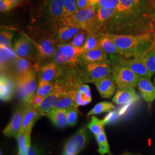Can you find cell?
Returning <instances> with one entry per match:
<instances>
[{
    "label": "cell",
    "mask_w": 155,
    "mask_h": 155,
    "mask_svg": "<svg viewBox=\"0 0 155 155\" xmlns=\"http://www.w3.org/2000/svg\"><path fill=\"white\" fill-rule=\"evenodd\" d=\"M155 0H119L105 33L139 35L155 33Z\"/></svg>",
    "instance_id": "cell-1"
},
{
    "label": "cell",
    "mask_w": 155,
    "mask_h": 155,
    "mask_svg": "<svg viewBox=\"0 0 155 155\" xmlns=\"http://www.w3.org/2000/svg\"><path fill=\"white\" fill-rule=\"evenodd\" d=\"M126 58H141L150 50L155 48V33L139 35H116L106 33Z\"/></svg>",
    "instance_id": "cell-2"
},
{
    "label": "cell",
    "mask_w": 155,
    "mask_h": 155,
    "mask_svg": "<svg viewBox=\"0 0 155 155\" xmlns=\"http://www.w3.org/2000/svg\"><path fill=\"white\" fill-rule=\"evenodd\" d=\"M63 26L76 27L87 33H99L97 27V6H89L78 10L63 20L59 27Z\"/></svg>",
    "instance_id": "cell-3"
},
{
    "label": "cell",
    "mask_w": 155,
    "mask_h": 155,
    "mask_svg": "<svg viewBox=\"0 0 155 155\" xmlns=\"http://www.w3.org/2000/svg\"><path fill=\"white\" fill-rule=\"evenodd\" d=\"M112 73V63L110 60L84 65L81 70L82 83H94L110 75Z\"/></svg>",
    "instance_id": "cell-4"
},
{
    "label": "cell",
    "mask_w": 155,
    "mask_h": 155,
    "mask_svg": "<svg viewBox=\"0 0 155 155\" xmlns=\"http://www.w3.org/2000/svg\"><path fill=\"white\" fill-rule=\"evenodd\" d=\"M84 50L70 44H61L56 48L54 60L59 67L74 66L78 64V58Z\"/></svg>",
    "instance_id": "cell-5"
},
{
    "label": "cell",
    "mask_w": 155,
    "mask_h": 155,
    "mask_svg": "<svg viewBox=\"0 0 155 155\" xmlns=\"http://www.w3.org/2000/svg\"><path fill=\"white\" fill-rule=\"evenodd\" d=\"M36 70H33L15 79L19 98L25 104H31L36 89Z\"/></svg>",
    "instance_id": "cell-6"
},
{
    "label": "cell",
    "mask_w": 155,
    "mask_h": 155,
    "mask_svg": "<svg viewBox=\"0 0 155 155\" xmlns=\"http://www.w3.org/2000/svg\"><path fill=\"white\" fill-rule=\"evenodd\" d=\"M111 75L118 89L136 87L140 78L126 67L113 64Z\"/></svg>",
    "instance_id": "cell-7"
},
{
    "label": "cell",
    "mask_w": 155,
    "mask_h": 155,
    "mask_svg": "<svg viewBox=\"0 0 155 155\" xmlns=\"http://www.w3.org/2000/svg\"><path fill=\"white\" fill-rule=\"evenodd\" d=\"M110 61L113 64L126 67L138 75L140 77L150 79L152 75L150 73L141 58H126L121 56H110Z\"/></svg>",
    "instance_id": "cell-8"
},
{
    "label": "cell",
    "mask_w": 155,
    "mask_h": 155,
    "mask_svg": "<svg viewBox=\"0 0 155 155\" xmlns=\"http://www.w3.org/2000/svg\"><path fill=\"white\" fill-rule=\"evenodd\" d=\"M44 11L52 28H59L63 18V0H45Z\"/></svg>",
    "instance_id": "cell-9"
},
{
    "label": "cell",
    "mask_w": 155,
    "mask_h": 155,
    "mask_svg": "<svg viewBox=\"0 0 155 155\" xmlns=\"http://www.w3.org/2000/svg\"><path fill=\"white\" fill-rule=\"evenodd\" d=\"M89 139L86 127L79 129L71 138L67 141L63 153L71 155H77L85 147Z\"/></svg>",
    "instance_id": "cell-10"
},
{
    "label": "cell",
    "mask_w": 155,
    "mask_h": 155,
    "mask_svg": "<svg viewBox=\"0 0 155 155\" xmlns=\"http://www.w3.org/2000/svg\"><path fill=\"white\" fill-rule=\"evenodd\" d=\"M55 86L54 90L45 97L41 105L37 109L41 116H46L50 111L52 110L55 108L58 101L64 94V91L55 83Z\"/></svg>",
    "instance_id": "cell-11"
},
{
    "label": "cell",
    "mask_w": 155,
    "mask_h": 155,
    "mask_svg": "<svg viewBox=\"0 0 155 155\" xmlns=\"http://www.w3.org/2000/svg\"><path fill=\"white\" fill-rule=\"evenodd\" d=\"M25 112V105L18 107L15 111L11 121L4 130V134L7 137H16L20 132Z\"/></svg>",
    "instance_id": "cell-12"
},
{
    "label": "cell",
    "mask_w": 155,
    "mask_h": 155,
    "mask_svg": "<svg viewBox=\"0 0 155 155\" xmlns=\"http://www.w3.org/2000/svg\"><path fill=\"white\" fill-rule=\"evenodd\" d=\"M108 58V54L100 47L83 52L79 56L78 63L84 66L95 63L106 61L109 60Z\"/></svg>",
    "instance_id": "cell-13"
},
{
    "label": "cell",
    "mask_w": 155,
    "mask_h": 155,
    "mask_svg": "<svg viewBox=\"0 0 155 155\" xmlns=\"http://www.w3.org/2000/svg\"><path fill=\"white\" fill-rule=\"evenodd\" d=\"M41 116L37 109L30 104H25V112L20 132L31 133L35 122Z\"/></svg>",
    "instance_id": "cell-14"
},
{
    "label": "cell",
    "mask_w": 155,
    "mask_h": 155,
    "mask_svg": "<svg viewBox=\"0 0 155 155\" xmlns=\"http://www.w3.org/2000/svg\"><path fill=\"white\" fill-rule=\"evenodd\" d=\"M13 66V75L14 79L21 77L33 70H39V65L34 64L27 59L18 57Z\"/></svg>",
    "instance_id": "cell-15"
},
{
    "label": "cell",
    "mask_w": 155,
    "mask_h": 155,
    "mask_svg": "<svg viewBox=\"0 0 155 155\" xmlns=\"http://www.w3.org/2000/svg\"><path fill=\"white\" fill-rule=\"evenodd\" d=\"M102 98H110L115 93L117 85L113 77L110 75L94 82Z\"/></svg>",
    "instance_id": "cell-16"
},
{
    "label": "cell",
    "mask_w": 155,
    "mask_h": 155,
    "mask_svg": "<svg viewBox=\"0 0 155 155\" xmlns=\"http://www.w3.org/2000/svg\"><path fill=\"white\" fill-rule=\"evenodd\" d=\"M55 42L54 39L46 38L37 45L39 61H45L54 55L56 50Z\"/></svg>",
    "instance_id": "cell-17"
},
{
    "label": "cell",
    "mask_w": 155,
    "mask_h": 155,
    "mask_svg": "<svg viewBox=\"0 0 155 155\" xmlns=\"http://www.w3.org/2000/svg\"><path fill=\"white\" fill-rule=\"evenodd\" d=\"M14 49L19 58L31 59L33 52L32 45L26 37L22 36L17 39L15 43Z\"/></svg>",
    "instance_id": "cell-18"
},
{
    "label": "cell",
    "mask_w": 155,
    "mask_h": 155,
    "mask_svg": "<svg viewBox=\"0 0 155 155\" xmlns=\"http://www.w3.org/2000/svg\"><path fill=\"white\" fill-rule=\"evenodd\" d=\"M60 67L55 61H51L41 67L40 69L39 81L52 82L58 77Z\"/></svg>",
    "instance_id": "cell-19"
},
{
    "label": "cell",
    "mask_w": 155,
    "mask_h": 155,
    "mask_svg": "<svg viewBox=\"0 0 155 155\" xmlns=\"http://www.w3.org/2000/svg\"><path fill=\"white\" fill-rule=\"evenodd\" d=\"M137 87L144 100L147 102H152L155 100V86L150 79L140 77Z\"/></svg>",
    "instance_id": "cell-20"
},
{
    "label": "cell",
    "mask_w": 155,
    "mask_h": 155,
    "mask_svg": "<svg viewBox=\"0 0 155 155\" xmlns=\"http://www.w3.org/2000/svg\"><path fill=\"white\" fill-rule=\"evenodd\" d=\"M17 56L16 54L12 50L11 47L0 45V64L1 71L3 73L13 64L16 60Z\"/></svg>",
    "instance_id": "cell-21"
},
{
    "label": "cell",
    "mask_w": 155,
    "mask_h": 155,
    "mask_svg": "<svg viewBox=\"0 0 155 155\" xmlns=\"http://www.w3.org/2000/svg\"><path fill=\"white\" fill-rule=\"evenodd\" d=\"M15 91V84L12 79L4 74L1 75L0 79V97L2 101L11 100Z\"/></svg>",
    "instance_id": "cell-22"
},
{
    "label": "cell",
    "mask_w": 155,
    "mask_h": 155,
    "mask_svg": "<svg viewBox=\"0 0 155 155\" xmlns=\"http://www.w3.org/2000/svg\"><path fill=\"white\" fill-rule=\"evenodd\" d=\"M78 90L67 91L63 95L61 99L58 101L54 109L69 110L71 109L77 108L76 103V95Z\"/></svg>",
    "instance_id": "cell-23"
},
{
    "label": "cell",
    "mask_w": 155,
    "mask_h": 155,
    "mask_svg": "<svg viewBox=\"0 0 155 155\" xmlns=\"http://www.w3.org/2000/svg\"><path fill=\"white\" fill-rule=\"evenodd\" d=\"M97 6V27L98 32L105 28L107 23L114 16L116 9H107L99 5Z\"/></svg>",
    "instance_id": "cell-24"
},
{
    "label": "cell",
    "mask_w": 155,
    "mask_h": 155,
    "mask_svg": "<svg viewBox=\"0 0 155 155\" xmlns=\"http://www.w3.org/2000/svg\"><path fill=\"white\" fill-rule=\"evenodd\" d=\"M80 28L73 26H63L57 29L56 40L61 44H66L79 32Z\"/></svg>",
    "instance_id": "cell-25"
},
{
    "label": "cell",
    "mask_w": 155,
    "mask_h": 155,
    "mask_svg": "<svg viewBox=\"0 0 155 155\" xmlns=\"http://www.w3.org/2000/svg\"><path fill=\"white\" fill-rule=\"evenodd\" d=\"M100 47L110 56H121L120 51L114 42L106 33H101L100 36Z\"/></svg>",
    "instance_id": "cell-26"
},
{
    "label": "cell",
    "mask_w": 155,
    "mask_h": 155,
    "mask_svg": "<svg viewBox=\"0 0 155 155\" xmlns=\"http://www.w3.org/2000/svg\"><path fill=\"white\" fill-rule=\"evenodd\" d=\"M136 96L134 88L118 89L113 97V101L117 105H124L134 99Z\"/></svg>",
    "instance_id": "cell-27"
},
{
    "label": "cell",
    "mask_w": 155,
    "mask_h": 155,
    "mask_svg": "<svg viewBox=\"0 0 155 155\" xmlns=\"http://www.w3.org/2000/svg\"><path fill=\"white\" fill-rule=\"evenodd\" d=\"M46 116L48 117L57 127L63 128L68 125L66 110L53 109Z\"/></svg>",
    "instance_id": "cell-28"
},
{
    "label": "cell",
    "mask_w": 155,
    "mask_h": 155,
    "mask_svg": "<svg viewBox=\"0 0 155 155\" xmlns=\"http://www.w3.org/2000/svg\"><path fill=\"white\" fill-rule=\"evenodd\" d=\"M92 97L90 89L87 84H81L78 89L76 95V103L78 106L87 105L91 102Z\"/></svg>",
    "instance_id": "cell-29"
},
{
    "label": "cell",
    "mask_w": 155,
    "mask_h": 155,
    "mask_svg": "<svg viewBox=\"0 0 155 155\" xmlns=\"http://www.w3.org/2000/svg\"><path fill=\"white\" fill-rule=\"evenodd\" d=\"M100 33H88L82 48L84 51H88L100 48Z\"/></svg>",
    "instance_id": "cell-30"
},
{
    "label": "cell",
    "mask_w": 155,
    "mask_h": 155,
    "mask_svg": "<svg viewBox=\"0 0 155 155\" xmlns=\"http://www.w3.org/2000/svg\"><path fill=\"white\" fill-rule=\"evenodd\" d=\"M148 71L153 75L155 73V48L150 50L141 58Z\"/></svg>",
    "instance_id": "cell-31"
},
{
    "label": "cell",
    "mask_w": 155,
    "mask_h": 155,
    "mask_svg": "<svg viewBox=\"0 0 155 155\" xmlns=\"http://www.w3.org/2000/svg\"><path fill=\"white\" fill-rule=\"evenodd\" d=\"M16 138L18 143V152L26 151L31 147V133L20 132Z\"/></svg>",
    "instance_id": "cell-32"
},
{
    "label": "cell",
    "mask_w": 155,
    "mask_h": 155,
    "mask_svg": "<svg viewBox=\"0 0 155 155\" xmlns=\"http://www.w3.org/2000/svg\"><path fill=\"white\" fill-rule=\"evenodd\" d=\"M114 109L115 106L110 102L106 101L101 102L97 104L91 110L89 111L87 113V116H89L93 115H97L102 113L109 112Z\"/></svg>",
    "instance_id": "cell-33"
},
{
    "label": "cell",
    "mask_w": 155,
    "mask_h": 155,
    "mask_svg": "<svg viewBox=\"0 0 155 155\" xmlns=\"http://www.w3.org/2000/svg\"><path fill=\"white\" fill-rule=\"evenodd\" d=\"M64 12L63 21L72 16L79 10L78 8L77 0H63Z\"/></svg>",
    "instance_id": "cell-34"
},
{
    "label": "cell",
    "mask_w": 155,
    "mask_h": 155,
    "mask_svg": "<svg viewBox=\"0 0 155 155\" xmlns=\"http://www.w3.org/2000/svg\"><path fill=\"white\" fill-rule=\"evenodd\" d=\"M106 123V120H101L96 117H91V121L87 125V127L92 133L97 136L102 132L104 129V125Z\"/></svg>",
    "instance_id": "cell-35"
},
{
    "label": "cell",
    "mask_w": 155,
    "mask_h": 155,
    "mask_svg": "<svg viewBox=\"0 0 155 155\" xmlns=\"http://www.w3.org/2000/svg\"><path fill=\"white\" fill-rule=\"evenodd\" d=\"M55 83L54 81L50 82H45L44 81H39L38 87L36 94L40 95L45 97L50 94L55 88Z\"/></svg>",
    "instance_id": "cell-36"
},
{
    "label": "cell",
    "mask_w": 155,
    "mask_h": 155,
    "mask_svg": "<svg viewBox=\"0 0 155 155\" xmlns=\"http://www.w3.org/2000/svg\"><path fill=\"white\" fill-rule=\"evenodd\" d=\"M86 36V31H83L82 32H79L73 38L69 44L76 47H82L85 42Z\"/></svg>",
    "instance_id": "cell-37"
},
{
    "label": "cell",
    "mask_w": 155,
    "mask_h": 155,
    "mask_svg": "<svg viewBox=\"0 0 155 155\" xmlns=\"http://www.w3.org/2000/svg\"><path fill=\"white\" fill-rule=\"evenodd\" d=\"M13 34L8 31H2L0 33V45L11 47Z\"/></svg>",
    "instance_id": "cell-38"
},
{
    "label": "cell",
    "mask_w": 155,
    "mask_h": 155,
    "mask_svg": "<svg viewBox=\"0 0 155 155\" xmlns=\"http://www.w3.org/2000/svg\"><path fill=\"white\" fill-rule=\"evenodd\" d=\"M67 118L68 125L70 126H74L77 122V108L71 109L67 110Z\"/></svg>",
    "instance_id": "cell-39"
},
{
    "label": "cell",
    "mask_w": 155,
    "mask_h": 155,
    "mask_svg": "<svg viewBox=\"0 0 155 155\" xmlns=\"http://www.w3.org/2000/svg\"><path fill=\"white\" fill-rule=\"evenodd\" d=\"M119 4V0H99L98 5L107 8L116 9Z\"/></svg>",
    "instance_id": "cell-40"
},
{
    "label": "cell",
    "mask_w": 155,
    "mask_h": 155,
    "mask_svg": "<svg viewBox=\"0 0 155 155\" xmlns=\"http://www.w3.org/2000/svg\"><path fill=\"white\" fill-rule=\"evenodd\" d=\"M16 7L9 0H0V11L1 12H6Z\"/></svg>",
    "instance_id": "cell-41"
},
{
    "label": "cell",
    "mask_w": 155,
    "mask_h": 155,
    "mask_svg": "<svg viewBox=\"0 0 155 155\" xmlns=\"http://www.w3.org/2000/svg\"><path fill=\"white\" fill-rule=\"evenodd\" d=\"M17 155H41V152L36 146H31L27 150L18 152Z\"/></svg>",
    "instance_id": "cell-42"
},
{
    "label": "cell",
    "mask_w": 155,
    "mask_h": 155,
    "mask_svg": "<svg viewBox=\"0 0 155 155\" xmlns=\"http://www.w3.org/2000/svg\"><path fill=\"white\" fill-rule=\"evenodd\" d=\"M45 98V97H43V96L36 94L33 97V99L32 100L30 104H31L36 109H38L39 106L41 105L42 102L44 101Z\"/></svg>",
    "instance_id": "cell-43"
},
{
    "label": "cell",
    "mask_w": 155,
    "mask_h": 155,
    "mask_svg": "<svg viewBox=\"0 0 155 155\" xmlns=\"http://www.w3.org/2000/svg\"><path fill=\"white\" fill-rule=\"evenodd\" d=\"M95 138H96L97 141L98 145L107 144L108 143L107 140V137H106V136L105 132L104 129L102 131V132L100 134L95 136Z\"/></svg>",
    "instance_id": "cell-44"
},
{
    "label": "cell",
    "mask_w": 155,
    "mask_h": 155,
    "mask_svg": "<svg viewBox=\"0 0 155 155\" xmlns=\"http://www.w3.org/2000/svg\"><path fill=\"white\" fill-rule=\"evenodd\" d=\"M99 148H98V152L101 155H105V154H109L111 155L110 148L109 144H103L98 145Z\"/></svg>",
    "instance_id": "cell-45"
},
{
    "label": "cell",
    "mask_w": 155,
    "mask_h": 155,
    "mask_svg": "<svg viewBox=\"0 0 155 155\" xmlns=\"http://www.w3.org/2000/svg\"><path fill=\"white\" fill-rule=\"evenodd\" d=\"M77 4L79 10L89 6L87 0H77Z\"/></svg>",
    "instance_id": "cell-46"
},
{
    "label": "cell",
    "mask_w": 155,
    "mask_h": 155,
    "mask_svg": "<svg viewBox=\"0 0 155 155\" xmlns=\"http://www.w3.org/2000/svg\"><path fill=\"white\" fill-rule=\"evenodd\" d=\"M88 2V5L96 6L98 5L99 0H87Z\"/></svg>",
    "instance_id": "cell-47"
},
{
    "label": "cell",
    "mask_w": 155,
    "mask_h": 155,
    "mask_svg": "<svg viewBox=\"0 0 155 155\" xmlns=\"http://www.w3.org/2000/svg\"><path fill=\"white\" fill-rule=\"evenodd\" d=\"M9 1H11L15 5V6L19 5L22 1V0H9Z\"/></svg>",
    "instance_id": "cell-48"
},
{
    "label": "cell",
    "mask_w": 155,
    "mask_h": 155,
    "mask_svg": "<svg viewBox=\"0 0 155 155\" xmlns=\"http://www.w3.org/2000/svg\"><path fill=\"white\" fill-rule=\"evenodd\" d=\"M121 155H133V154H132V153H124V154H122Z\"/></svg>",
    "instance_id": "cell-49"
},
{
    "label": "cell",
    "mask_w": 155,
    "mask_h": 155,
    "mask_svg": "<svg viewBox=\"0 0 155 155\" xmlns=\"http://www.w3.org/2000/svg\"><path fill=\"white\" fill-rule=\"evenodd\" d=\"M154 18H155V3H154Z\"/></svg>",
    "instance_id": "cell-50"
},
{
    "label": "cell",
    "mask_w": 155,
    "mask_h": 155,
    "mask_svg": "<svg viewBox=\"0 0 155 155\" xmlns=\"http://www.w3.org/2000/svg\"><path fill=\"white\" fill-rule=\"evenodd\" d=\"M63 155H69V154H67V153H63Z\"/></svg>",
    "instance_id": "cell-51"
},
{
    "label": "cell",
    "mask_w": 155,
    "mask_h": 155,
    "mask_svg": "<svg viewBox=\"0 0 155 155\" xmlns=\"http://www.w3.org/2000/svg\"><path fill=\"white\" fill-rule=\"evenodd\" d=\"M154 82H155V79H154Z\"/></svg>",
    "instance_id": "cell-52"
},
{
    "label": "cell",
    "mask_w": 155,
    "mask_h": 155,
    "mask_svg": "<svg viewBox=\"0 0 155 155\" xmlns=\"http://www.w3.org/2000/svg\"></svg>",
    "instance_id": "cell-53"
}]
</instances>
